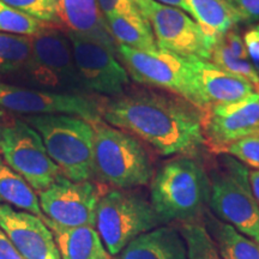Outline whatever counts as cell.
<instances>
[{"label":"cell","instance_id":"d590c367","mask_svg":"<svg viewBox=\"0 0 259 259\" xmlns=\"http://www.w3.org/2000/svg\"><path fill=\"white\" fill-rule=\"evenodd\" d=\"M0 147H2V125H0Z\"/></svg>","mask_w":259,"mask_h":259},{"label":"cell","instance_id":"f546056e","mask_svg":"<svg viewBox=\"0 0 259 259\" xmlns=\"http://www.w3.org/2000/svg\"><path fill=\"white\" fill-rule=\"evenodd\" d=\"M105 18L111 16H126L130 18H145L135 0H97Z\"/></svg>","mask_w":259,"mask_h":259},{"label":"cell","instance_id":"9a60e30c","mask_svg":"<svg viewBox=\"0 0 259 259\" xmlns=\"http://www.w3.org/2000/svg\"><path fill=\"white\" fill-rule=\"evenodd\" d=\"M0 227L24 259H61L53 232L34 213L0 204Z\"/></svg>","mask_w":259,"mask_h":259},{"label":"cell","instance_id":"44dd1931","mask_svg":"<svg viewBox=\"0 0 259 259\" xmlns=\"http://www.w3.org/2000/svg\"><path fill=\"white\" fill-rule=\"evenodd\" d=\"M190 15L213 46L216 40L236 28L240 17L226 0H186ZM212 48V47H211Z\"/></svg>","mask_w":259,"mask_h":259},{"label":"cell","instance_id":"4dcf8cb0","mask_svg":"<svg viewBox=\"0 0 259 259\" xmlns=\"http://www.w3.org/2000/svg\"><path fill=\"white\" fill-rule=\"evenodd\" d=\"M239 15L241 22L253 23L259 21V0H226Z\"/></svg>","mask_w":259,"mask_h":259},{"label":"cell","instance_id":"d6986e66","mask_svg":"<svg viewBox=\"0 0 259 259\" xmlns=\"http://www.w3.org/2000/svg\"><path fill=\"white\" fill-rule=\"evenodd\" d=\"M45 223L53 232L61 259H116L106 250L95 227L65 228L48 219Z\"/></svg>","mask_w":259,"mask_h":259},{"label":"cell","instance_id":"d6a6232c","mask_svg":"<svg viewBox=\"0 0 259 259\" xmlns=\"http://www.w3.org/2000/svg\"><path fill=\"white\" fill-rule=\"evenodd\" d=\"M0 259H24L0 227Z\"/></svg>","mask_w":259,"mask_h":259},{"label":"cell","instance_id":"52a82bcc","mask_svg":"<svg viewBox=\"0 0 259 259\" xmlns=\"http://www.w3.org/2000/svg\"><path fill=\"white\" fill-rule=\"evenodd\" d=\"M118 56L136 82L174 94L203 113L208 111L189 59L161 48L145 52L126 46H118Z\"/></svg>","mask_w":259,"mask_h":259},{"label":"cell","instance_id":"e575fe53","mask_svg":"<svg viewBox=\"0 0 259 259\" xmlns=\"http://www.w3.org/2000/svg\"><path fill=\"white\" fill-rule=\"evenodd\" d=\"M156 2L168 6H173V8H178L190 15V9H189V5H187L186 0H156Z\"/></svg>","mask_w":259,"mask_h":259},{"label":"cell","instance_id":"ffe728a7","mask_svg":"<svg viewBox=\"0 0 259 259\" xmlns=\"http://www.w3.org/2000/svg\"><path fill=\"white\" fill-rule=\"evenodd\" d=\"M209 61L227 72L244 77L259 90V76L248 58L244 37L236 28L216 40Z\"/></svg>","mask_w":259,"mask_h":259},{"label":"cell","instance_id":"e0dca14e","mask_svg":"<svg viewBox=\"0 0 259 259\" xmlns=\"http://www.w3.org/2000/svg\"><path fill=\"white\" fill-rule=\"evenodd\" d=\"M56 12L59 23L70 32L100 42L118 56V46L97 0H56Z\"/></svg>","mask_w":259,"mask_h":259},{"label":"cell","instance_id":"5bb4252c","mask_svg":"<svg viewBox=\"0 0 259 259\" xmlns=\"http://www.w3.org/2000/svg\"><path fill=\"white\" fill-rule=\"evenodd\" d=\"M206 145L220 153L227 145L259 135V90L245 99L209 107L203 114Z\"/></svg>","mask_w":259,"mask_h":259},{"label":"cell","instance_id":"8fae6325","mask_svg":"<svg viewBox=\"0 0 259 259\" xmlns=\"http://www.w3.org/2000/svg\"><path fill=\"white\" fill-rule=\"evenodd\" d=\"M102 106L88 94L56 93L0 83V108L32 115H74L95 124L102 120Z\"/></svg>","mask_w":259,"mask_h":259},{"label":"cell","instance_id":"cb8c5ba5","mask_svg":"<svg viewBox=\"0 0 259 259\" xmlns=\"http://www.w3.org/2000/svg\"><path fill=\"white\" fill-rule=\"evenodd\" d=\"M210 234L218 245L223 259H259V242L247 238L234 227L209 218Z\"/></svg>","mask_w":259,"mask_h":259},{"label":"cell","instance_id":"d4e9b609","mask_svg":"<svg viewBox=\"0 0 259 259\" xmlns=\"http://www.w3.org/2000/svg\"><path fill=\"white\" fill-rule=\"evenodd\" d=\"M30 56V36L0 32V77L22 73Z\"/></svg>","mask_w":259,"mask_h":259},{"label":"cell","instance_id":"ba28073f","mask_svg":"<svg viewBox=\"0 0 259 259\" xmlns=\"http://www.w3.org/2000/svg\"><path fill=\"white\" fill-rule=\"evenodd\" d=\"M22 73L37 89L72 94L85 92L77 73L67 32L53 27L31 36V56Z\"/></svg>","mask_w":259,"mask_h":259},{"label":"cell","instance_id":"836d02e7","mask_svg":"<svg viewBox=\"0 0 259 259\" xmlns=\"http://www.w3.org/2000/svg\"><path fill=\"white\" fill-rule=\"evenodd\" d=\"M248 178H250V185L252 193L259 206V169H252L248 173Z\"/></svg>","mask_w":259,"mask_h":259},{"label":"cell","instance_id":"277c9868","mask_svg":"<svg viewBox=\"0 0 259 259\" xmlns=\"http://www.w3.org/2000/svg\"><path fill=\"white\" fill-rule=\"evenodd\" d=\"M41 136L52 161L72 181L94 177V137L92 122L74 115H32L23 119Z\"/></svg>","mask_w":259,"mask_h":259},{"label":"cell","instance_id":"484cf974","mask_svg":"<svg viewBox=\"0 0 259 259\" xmlns=\"http://www.w3.org/2000/svg\"><path fill=\"white\" fill-rule=\"evenodd\" d=\"M180 232L186 244L187 259H223L206 227L198 222H185Z\"/></svg>","mask_w":259,"mask_h":259},{"label":"cell","instance_id":"30bf717a","mask_svg":"<svg viewBox=\"0 0 259 259\" xmlns=\"http://www.w3.org/2000/svg\"><path fill=\"white\" fill-rule=\"evenodd\" d=\"M153 29L156 45L185 59L210 60L211 42L199 24L183 10L156 0H135Z\"/></svg>","mask_w":259,"mask_h":259},{"label":"cell","instance_id":"2e32d148","mask_svg":"<svg viewBox=\"0 0 259 259\" xmlns=\"http://www.w3.org/2000/svg\"><path fill=\"white\" fill-rule=\"evenodd\" d=\"M189 61L209 107L240 101L258 92L250 80L227 72L209 60L192 58Z\"/></svg>","mask_w":259,"mask_h":259},{"label":"cell","instance_id":"603a6c76","mask_svg":"<svg viewBox=\"0 0 259 259\" xmlns=\"http://www.w3.org/2000/svg\"><path fill=\"white\" fill-rule=\"evenodd\" d=\"M106 21L116 46L145 52L158 48L151 25L145 18H130L115 15L107 17Z\"/></svg>","mask_w":259,"mask_h":259},{"label":"cell","instance_id":"f1b7e54d","mask_svg":"<svg viewBox=\"0 0 259 259\" xmlns=\"http://www.w3.org/2000/svg\"><path fill=\"white\" fill-rule=\"evenodd\" d=\"M6 5L45 23H59L56 12V0H2Z\"/></svg>","mask_w":259,"mask_h":259},{"label":"cell","instance_id":"5b68a950","mask_svg":"<svg viewBox=\"0 0 259 259\" xmlns=\"http://www.w3.org/2000/svg\"><path fill=\"white\" fill-rule=\"evenodd\" d=\"M247 166L221 154L218 166L209 171V206L220 221L259 242V206L252 193Z\"/></svg>","mask_w":259,"mask_h":259},{"label":"cell","instance_id":"ac0fdd59","mask_svg":"<svg viewBox=\"0 0 259 259\" xmlns=\"http://www.w3.org/2000/svg\"><path fill=\"white\" fill-rule=\"evenodd\" d=\"M116 259H187L186 244L176 227L160 226L130 242Z\"/></svg>","mask_w":259,"mask_h":259},{"label":"cell","instance_id":"83f0119b","mask_svg":"<svg viewBox=\"0 0 259 259\" xmlns=\"http://www.w3.org/2000/svg\"><path fill=\"white\" fill-rule=\"evenodd\" d=\"M219 154H227L240 161L245 166L259 169V135L239 139L223 148Z\"/></svg>","mask_w":259,"mask_h":259},{"label":"cell","instance_id":"1f68e13d","mask_svg":"<svg viewBox=\"0 0 259 259\" xmlns=\"http://www.w3.org/2000/svg\"><path fill=\"white\" fill-rule=\"evenodd\" d=\"M242 37L248 58L259 76V23L248 29Z\"/></svg>","mask_w":259,"mask_h":259},{"label":"cell","instance_id":"7c38bea8","mask_svg":"<svg viewBox=\"0 0 259 259\" xmlns=\"http://www.w3.org/2000/svg\"><path fill=\"white\" fill-rule=\"evenodd\" d=\"M106 192L92 180L72 181L60 176L48 189L38 192L45 218L65 228L95 226L99 200Z\"/></svg>","mask_w":259,"mask_h":259},{"label":"cell","instance_id":"7a4b0ae2","mask_svg":"<svg viewBox=\"0 0 259 259\" xmlns=\"http://www.w3.org/2000/svg\"><path fill=\"white\" fill-rule=\"evenodd\" d=\"M209 198V174L193 156L166 161L150 181V203L162 225L191 222L204 211Z\"/></svg>","mask_w":259,"mask_h":259},{"label":"cell","instance_id":"8992f818","mask_svg":"<svg viewBox=\"0 0 259 259\" xmlns=\"http://www.w3.org/2000/svg\"><path fill=\"white\" fill-rule=\"evenodd\" d=\"M160 226L162 222L150 200L134 190L106 191L97 204L94 227L114 258L139 235Z\"/></svg>","mask_w":259,"mask_h":259},{"label":"cell","instance_id":"4316f807","mask_svg":"<svg viewBox=\"0 0 259 259\" xmlns=\"http://www.w3.org/2000/svg\"><path fill=\"white\" fill-rule=\"evenodd\" d=\"M47 27L45 22L18 11L0 0V32L31 37Z\"/></svg>","mask_w":259,"mask_h":259},{"label":"cell","instance_id":"3957f363","mask_svg":"<svg viewBox=\"0 0 259 259\" xmlns=\"http://www.w3.org/2000/svg\"><path fill=\"white\" fill-rule=\"evenodd\" d=\"M93 125L94 177L114 189L148 185L154 177L153 161L139 139L103 120Z\"/></svg>","mask_w":259,"mask_h":259},{"label":"cell","instance_id":"7402d4cb","mask_svg":"<svg viewBox=\"0 0 259 259\" xmlns=\"http://www.w3.org/2000/svg\"><path fill=\"white\" fill-rule=\"evenodd\" d=\"M0 204L34 213L45 221L38 196L32 187L6 163L0 155Z\"/></svg>","mask_w":259,"mask_h":259},{"label":"cell","instance_id":"6da1fadb","mask_svg":"<svg viewBox=\"0 0 259 259\" xmlns=\"http://www.w3.org/2000/svg\"><path fill=\"white\" fill-rule=\"evenodd\" d=\"M203 114L174 94L136 90L102 106V120L142 139L162 156H194L206 147Z\"/></svg>","mask_w":259,"mask_h":259},{"label":"cell","instance_id":"9c48e42d","mask_svg":"<svg viewBox=\"0 0 259 259\" xmlns=\"http://www.w3.org/2000/svg\"><path fill=\"white\" fill-rule=\"evenodd\" d=\"M0 153L6 163L41 192L57 181L61 171L48 155L41 136L23 119L2 126Z\"/></svg>","mask_w":259,"mask_h":259},{"label":"cell","instance_id":"4fadbf2b","mask_svg":"<svg viewBox=\"0 0 259 259\" xmlns=\"http://www.w3.org/2000/svg\"><path fill=\"white\" fill-rule=\"evenodd\" d=\"M77 73L87 93L119 96L130 84V74L114 52L82 35L67 31Z\"/></svg>","mask_w":259,"mask_h":259}]
</instances>
